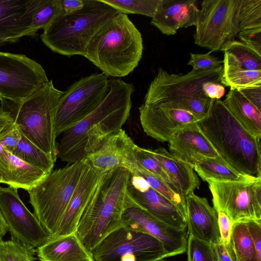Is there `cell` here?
Returning <instances> with one entry per match:
<instances>
[{
	"mask_svg": "<svg viewBox=\"0 0 261 261\" xmlns=\"http://www.w3.org/2000/svg\"><path fill=\"white\" fill-rule=\"evenodd\" d=\"M188 234L199 240L218 245L220 243L218 215L206 198L194 193L186 197Z\"/></svg>",
	"mask_w": 261,
	"mask_h": 261,
	"instance_id": "obj_19",
	"label": "cell"
},
{
	"mask_svg": "<svg viewBox=\"0 0 261 261\" xmlns=\"http://www.w3.org/2000/svg\"><path fill=\"white\" fill-rule=\"evenodd\" d=\"M168 142L169 152L193 167L203 158L220 156L197 122L178 130Z\"/></svg>",
	"mask_w": 261,
	"mask_h": 261,
	"instance_id": "obj_20",
	"label": "cell"
},
{
	"mask_svg": "<svg viewBox=\"0 0 261 261\" xmlns=\"http://www.w3.org/2000/svg\"><path fill=\"white\" fill-rule=\"evenodd\" d=\"M193 169L205 181L207 179L218 181H239L254 177L238 172L220 156L215 158H203L194 163Z\"/></svg>",
	"mask_w": 261,
	"mask_h": 261,
	"instance_id": "obj_28",
	"label": "cell"
},
{
	"mask_svg": "<svg viewBox=\"0 0 261 261\" xmlns=\"http://www.w3.org/2000/svg\"><path fill=\"white\" fill-rule=\"evenodd\" d=\"M134 85L120 79L109 80L107 94L89 115L63 133L58 157L71 164L96 150L103 140L121 128L129 116Z\"/></svg>",
	"mask_w": 261,
	"mask_h": 261,
	"instance_id": "obj_1",
	"label": "cell"
},
{
	"mask_svg": "<svg viewBox=\"0 0 261 261\" xmlns=\"http://www.w3.org/2000/svg\"><path fill=\"white\" fill-rule=\"evenodd\" d=\"M146 180L149 186L174 203L180 210L186 220V201L175 188L169 183L155 176L143 168L138 166L136 171Z\"/></svg>",
	"mask_w": 261,
	"mask_h": 261,
	"instance_id": "obj_34",
	"label": "cell"
},
{
	"mask_svg": "<svg viewBox=\"0 0 261 261\" xmlns=\"http://www.w3.org/2000/svg\"><path fill=\"white\" fill-rule=\"evenodd\" d=\"M20 134V139L11 153L30 165L50 173L56 162L27 138Z\"/></svg>",
	"mask_w": 261,
	"mask_h": 261,
	"instance_id": "obj_31",
	"label": "cell"
},
{
	"mask_svg": "<svg viewBox=\"0 0 261 261\" xmlns=\"http://www.w3.org/2000/svg\"><path fill=\"white\" fill-rule=\"evenodd\" d=\"M63 12L61 0H37L30 30L32 37L44 29Z\"/></svg>",
	"mask_w": 261,
	"mask_h": 261,
	"instance_id": "obj_33",
	"label": "cell"
},
{
	"mask_svg": "<svg viewBox=\"0 0 261 261\" xmlns=\"http://www.w3.org/2000/svg\"><path fill=\"white\" fill-rule=\"evenodd\" d=\"M143 50L140 32L127 15L119 13L95 35L84 57L108 77H122L138 66Z\"/></svg>",
	"mask_w": 261,
	"mask_h": 261,
	"instance_id": "obj_4",
	"label": "cell"
},
{
	"mask_svg": "<svg viewBox=\"0 0 261 261\" xmlns=\"http://www.w3.org/2000/svg\"><path fill=\"white\" fill-rule=\"evenodd\" d=\"M48 81L43 67L34 60L0 51V98L21 101Z\"/></svg>",
	"mask_w": 261,
	"mask_h": 261,
	"instance_id": "obj_13",
	"label": "cell"
},
{
	"mask_svg": "<svg viewBox=\"0 0 261 261\" xmlns=\"http://www.w3.org/2000/svg\"><path fill=\"white\" fill-rule=\"evenodd\" d=\"M197 123L229 165L242 174L261 176L260 139L241 125L223 100L215 99L208 115Z\"/></svg>",
	"mask_w": 261,
	"mask_h": 261,
	"instance_id": "obj_3",
	"label": "cell"
},
{
	"mask_svg": "<svg viewBox=\"0 0 261 261\" xmlns=\"http://www.w3.org/2000/svg\"><path fill=\"white\" fill-rule=\"evenodd\" d=\"M37 0H0V38L16 42L32 37L30 30Z\"/></svg>",
	"mask_w": 261,
	"mask_h": 261,
	"instance_id": "obj_22",
	"label": "cell"
},
{
	"mask_svg": "<svg viewBox=\"0 0 261 261\" xmlns=\"http://www.w3.org/2000/svg\"><path fill=\"white\" fill-rule=\"evenodd\" d=\"M85 165L83 159L51 171L28 191L34 214L50 236L57 231Z\"/></svg>",
	"mask_w": 261,
	"mask_h": 261,
	"instance_id": "obj_8",
	"label": "cell"
},
{
	"mask_svg": "<svg viewBox=\"0 0 261 261\" xmlns=\"http://www.w3.org/2000/svg\"><path fill=\"white\" fill-rule=\"evenodd\" d=\"M119 13L136 14L152 17L161 0H101Z\"/></svg>",
	"mask_w": 261,
	"mask_h": 261,
	"instance_id": "obj_36",
	"label": "cell"
},
{
	"mask_svg": "<svg viewBox=\"0 0 261 261\" xmlns=\"http://www.w3.org/2000/svg\"><path fill=\"white\" fill-rule=\"evenodd\" d=\"M139 111L144 132L160 142H168L178 130L199 121L190 112L182 110L142 103Z\"/></svg>",
	"mask_w": 261,
	"mask_h": 261,
	"instance_id": "obj_17",
	"label": "cell"
},
{
	"mask_svg": "<svg viewBox=\"0 0 261 261\" xmlns=\"http://www.w3.org/2000/svg\"><path fill=\"white\" fill-rule=\"evenodd\" d=\"M136 145L125 131L121 128L107 136L96 150L84 159L90 165L103 173L124 168L132 174L138 168L135 155Z\"/></svg>",
	"mask_w": 261,
	"mask_h": 261,
	"instance_id": "obj_16",
	"label": "cell"
},
{
	"mask_svg": "<svg viewBox=\"0 0 261 261\" xmlns=\"http://www.w3.org/2000/svg\"><path fill=\"white\" fill-rule=\"evenodd\" d=\"M241 0H204L198 10L195 44L210 50H221L238 36Z\"/></svg>",
	"mask_w": 261,
	"mask_h": 261,
	"instance_id": "obj_10",
	"label": "cell"
},
{
	"mask_svg": "<svg viewBox=\"0 0 261 261\" xmlns=\"http://www.w3.org/2000/svg\"><path fill=\"white\" fill-rule=\"evenodd\" d=\"M84 4L73 14L62 12L43 29L41 39L53 52L84 56L95 35L119 13L101 0H84Z\"/></svg>",
	"mask_w": 261,
	"mask_h": 261,
	"instance_id": "obj_7",
	"label": "cell"
},
{
	"mask_svg": "<svg viewBox=\"0 0 261 261\" xmlns=\"http://www.w3.org/2000/svg\"><path fill=\"white\" fill-rule=\"evenodd\" d=\"M236 119L251 135L260 139L261 111L237 89L230 88L223 100Z\"/></svg>",
	"mask_w": 261,
	"mask_h": 261,
	"instance_id": "obj_27",
	"label": "cell"
},
{
	"mask_svg": "<svg viewBox=\"0 0 261 261\" xmlns=\"http://www.w3.org/2000/svg\"><path fill=\"white\" fill-rule=\"evenodd\" d=\"M254 244L258 258L261 261V221L245 222Z\"/></svg>",
	"mask_w": 261,
	"mask_h": 261,
	"instance_id": "obj_43",
	"label": "cell"
},
{
	"mask_svg": "<svg viewBox=\"0 0 261 261\" xmlns=\"http://www.w3.org/2000/svg\"><path fill=\"white\" fill-rule=\"evenodd\" d=\"M188 261H218L216 245L188 235Z\"/></svg>",
	"mask_w": 261,
	"mask_h": 261,
	"instance_id": "obj_39",
	"label": "cell"
},
{
	"mask_svg": "<svg viewBox=\"0 0 261 261\" xmlns=\"http://www.w3.org/2000/svg\"><path fill=\"white\" fill-rule=\"evenodd\" d=\"M0 208L12 239L35 248L50 237L21 201L17 189L0 186Z\"/></svg>",
	"mask_w": 261,
	"mask_h": 261,
	"instance_id": "obj_14",
	"label": "cell"
},
{
	"mask_svg": "<svg viewBox=\"0 0 261 261\" xmlns=\"http://www.w3.org/2000/svg\"><path fill=\"white\" fill-rule=\"evenodd\" d=\"M90 253L94 261H158L169 257L159 240L123 226L107 236Z\"/></svg>",
	"mask_w": 261,
	"mask_h": 261,
	"instance_id": "obj_12",
	"label": "cell"
},
{
	"mask_svg": "<svg viewBox=\"0 0 261 261\" xmlns=\"http://www.w3.org/2000/svg\"><path fill=\"white\" fill-rule=\"evenodd\" d=\"M36 251L40 261H94L75 232L50 236Z\"/></svg>",
	"mask_w": 261,
	"mask_h": 261,
	"instance_id": "obj_25",
	"label": "cell"
},
{
	"mask_svg": "<svg viewBox=\"0 0 261 261\" xmlns=\"http://www.w3.org/2000/svg\"><path fill=\"white\" fill-rule=\"evenodd\" d=\"M108 76L95 73L70 85L60 96L55 114L57 137L93 112L102 102L109 89Z\"/></svg>",
	"mask_w": 261,
	"mask_h": 261,
	"instance_id": "obj_9",
	"label": "cell"
},
{
	"mask_svg": "<svg viewBox=\"0 0 261 261\" xmlns=\"http://www.w3.org/2000/svg\"><path fill=\"white\" fill-rule=\"evenodd\" d=\"M48 174L22 161L7 150L0 154V183L28 191Z\"/></svg>",
	"mask_w": 261,
	"mask_h": 261,
	"instance_id": "obj_23",
	"label": "cell"
},
{
	"mask_svg": "<svg viewBox=\"0 0 261 261\" xmlns=\"http://www.w3.org/2000/svg\"><path fill=\"white\" fill-rule=\"evenodd\" d=\"M122 226L130 230L147 233L163 245L169 257L185 253L188 234L176 229L154 217L140 207L126 208L121 217Z\"/></svg>",
	"mask_w": 261,
	"mask_h": 261,
	"instance_id": "obj_15",
	"label": "cell"
},
{
	"mask_svg": "<svg viewBox=\"0 0 261 261\" xmlns=\"http://www.w3.org/2000/svg\"><path fill=\"white\" fill-rule=\"evenodd\" d=\"M135 155L138 166L143 168L155 176L170 184L167 174L152 154V150L136 145Z\"/></svg>",
	"mask_w": 261,
	"mask_h": 261,
	"instance_id": "obj_40",
	"label": "cell"
},
{
	"mask_svg": "<svg viewBox=\"0 0 261 261\" xmlns=\"http://www.w3.org/2000/svg\"><path fill=\"white\" fill-rule=\"evenodd\" d=\"M35 248L19 241L0 240V261H35Z\"/></svg>",
	"mask_w": 261,
	"mask_h": 261,
	"instance_id": "obj_37",
	"label": "cell"
},
{
	"mask_svg": "<svg viewBox=\"0 0 261 261\" xmlns=\"http://www.w3.org/2000/svg\"><path fill=\"white\" fill-rule=\"evenodd\" d=\"M20 139V133L13 120L0 108V154L4 150L11 152Z\"/></svg>",
	"mask_w": 261,
	"mask_h": 261,
	"instance_id": "obj_38",
	"label": "cell"
},
{
	"mask_svg": "<svg viewBox=\"0 0 261 261\" xmlns=\"http://www.w3.org/2000/svg\"><path fill=\"white\" fill-rule=\"evenodd\" d=\"M214 208L224 212L233 224L261 221V176L239 181H206Z\"/></svg>",
	"mask_w": 261,
	"mask_h": 261,
	"instance_id": "obj_11",
	"label": "cell"
},
{
	"mask_svg": "<svg viewBox=\"0 0 261 261\" xmlns=\"http://www.w3.org/2000/svg\"><path fill=\"white\" fill-rule=\"evenodd\" d=\"M210 51L206 54L190 53L188 65L192 66L194 70H207L221 67L223 60L210 55Z\"/></svg>",
	"mask_w": 261,
	"mask_h": 261,
	"instance_id": "obj_41",
	"label": "cell"
},
{
	"mask_svg": "<svg viewBox=\"0 0 261 261\" xmlns=\"http://www.w3.org/2000/svg\"><path fill=\"white\" fill-rule=\"evenodd\" d=\"M158 261H171V260H166L165 259H162L159 260Z\"/></svg>",
	"mask_w": 261,
	"mask_h": 261,
	"instance_id": "obj_51",
	"label": "cell"
},
{
	"mask_svg": "<svg viewBox=\"0 0 261 261\" xmlns=\"http://www.w3.org/2000/svg\"><path fill=\"white\" fill-rule=\"evenodd\" d=\"M129 192L141 207L152 216L170 226L179 230H187L185 217L179 208L151 187L141 193L129 184Z\"/></svg>",
	"mask_w": 261,
	"mask_h": 261,
	"instance_id": "obj_26",
	"label": "cell"
},
{
	"mask_svg": "<svg viewBox=\"0 0 261 261\" xmlns=\"http://www.w3.org/2000/svg\"><path fill=\"white\" fill-rule=\"evenodd\" d=\"M63 93L49 80L24 99L0 98L1 108L13 120L22 135L56 161L58 143L55 117Z\"/></svg>",
	"mask_w": 261,
	"mask_h": 261,
	"instance_id": "obj_6",
	"label": "cell"
},
{
	"mask_svg": "<svg viewBox=\"0 0 261 261\" xmlns=\"http://www.w3.org/2000/svg\"><path fill=\"white\" fill-rule=\"evenodd\" d=\"M63 12L71 14L82 9L84 6V0H61Z\"/></svg>",
	"mask_w": 261,
	"mask_h": 261,
	"instance_id": "obj_47",
	"label": "cell"
},
{
	"mask_svg": "<svg viewBox=\"0 0 261 261\" xmlns=\"http://www.w3.org/2000/svg\"><path fill=\"white\" fill-rule=\"evenodd\" d=\"M105 173L96 169L86 162L82 174L57 231L53 236H64L75 232L79 220L97 192Z\"/></svg>",
	"mask_w": 261,
	"mask_h": 261,
	"instance_id": "obj_18",
	"label": "cell"
},
{
	"mask_svg": "<svg viewBox=\"0 0 261 261\" xmlns=\"http://www.w3.org/2000/svg\"><path fill=\"white\" fill-rule=\"evenodd\" d=\"M129 184L133 188L141 193L147 191L150 187L145 178L137 171L131 173Z\"/></svg>",
	"mask_w": 261,
	"mask_h": 261,
	"instance_id": "obj_46",
	"label": "cell"
},
{
	"mask_svg": "<svg viewBox=\"0 0 261 261\" xmlns=\"http://www.w3.org/2000/svg\"><path fill=\"white\" fill-rule=\"evenodd\" d=\"M152 152L167 174L170 184L182 196L186 197L199 188V179L192 165L163 147L152 150Z\"/></svg>",
	"mask_w": 261,
	"mask_h": 261,
	"instance_id": "obj_24",
	"label": "cell"
},
{
	"mask_svg": "<svg viewBox=\"0 0 261 261\" xmlns=\"http://www.w3.org/2000/svg\"><path fill=\"white\" fill-rule=\"evenodd\" d=\"M205 95L209 98L220 99L225 93V88L221 83L215 82L205 83L202 86Z\"/></svg>",
	"mask_w": 261,
	"mask_h": 261,
	"instance_id": "obj_44",
	"label": "cell"
},
{
	"mask_svg": "<svg viewBox=\"0 0 261 261\" xmlns=\"http://www.w3.org/2000/svg\"><path fill=\"white\" fill-rule=\"evenodd\" d=\"M220 242L224 245L229 243L233 225L232 222L223 212H217Z\"/></svg>",
	"mask_w": 261,
	"mask_h": 261,
	"instance_id": "obj_42",
	"label": "cell"
},
{
	"mask_svg": "<svg viewBox=\"0 0 261 261\" xmlns=\"http://www.w3.org/2000/svg\"><path fill=\"white\" fill-rule=\"evenodd\" d=\"M228 244L236 261H260L245 222L233 224Z\"/></svg>",
	"mask_w": 261,
	"mask_h": 261,
	"instance_id": "obj_30",
	"label": "cell"
},
{
	"mask_svg": "<svg viewBox=\"0 0 261 261\" xmlns=\"http://www.w3.org/2000/svg\"><path fill=\"white\" fill-rule=\"evenodd\" d=\"M221 84L240 89L261 86V70H248L223 64Z\"/></svg>",
	"mask_w": 261,
	"mask_h": 261,
	"instance_id": "obj_32",
	"label": "cell"
},
{
	"mask_svg": "<svg viewBox=\"0 0 261 261\" xmlns=\"http://www.w3.org/2000/svg\"><path fill=\"white\" fill-rule=\"evenodd\" d=\"M237 89L249 102L261 111V86Z\"/></svg>",
	"mask_w": 261,
	"mask_h": 261,
	"instance_id": "obj_45",
	"label": "cell"
},
{
	"mask_svg": "<svg viewBox=\"0 0 261 261\" xmlns=\"http://www.w3.org/2000/svg\"><path fill=\"white\" fill-rule=\"evenodd\" d=\"M8 43H12V41L9 39L0 38V47L5 45Z\"/></svg>",
	"mask_w": 261,
	"mask_h": 261,
	"instance_id": "obj_50",
	"label": "cell"
},
{
	"mask_svg": "<svg viewBox=\"0 0 261 261\" xmlns=\"http://www.w3.org/2000/svg\"><path fill=\"white\" fill-rule=\"evenodd\" d=\"M238 33L261 30V0H241Z\"/></svg>",
	"mask_w": 261,
	"mask_h": 261,
	"instance_id": "obj_35",
	"label": "cell"
},
{
	"mask_svg": "<svg viewBox=\"0 0 261 261\" xmlns=\"http://www.w3.org/2000/svg\"><path fill=\"white\" fill-rule=\"evenodd\" d=\"M221 51L224 53V65L248 70H261V54L241 41L230 42Z\"/></svg>",
	"mask_w": 261,
	"mask_h": 261,
	"instance_id": "obj_29",
	"label": "cell"
},
{
	"mask_svg": "<svg viewBox=\"0 0 261 261\" xmlns=\"http://www.w3.org/2000/svg\"><path fill=\"white\" fill-rule=\"evenodd\" d=\"M218 261H236L234 255L229 245L220 242L216 245Z\"/></svg>",
	"mask_w": 261,
	"mask_h": 261,
	"instance_id": "obj_48",
	"label": "cell"
},
{
	"mask_svg": "<svg viewBox=\"0 0 261 261\" xmlns=\"http://www.w3.org/2000/svg\"><path fill=\"white\" fill-rule=\"evenodd\" d=\"M196 0H161L151 23L162 34L173 35L180 28L196 25Z\"/></svg>",
	"mask_w": 261,
	"mask_h": 261,
	"instance_id": "obj_21",
	"label": "cell"
},
{
	"mask_svg": "<svg viewBox=\"0 0 261 261\" xmlns=\"http://www.w3.org/2000/svg\"><path fill=\"white\" fill-rule=\"evenodd\" d=\"M130 176L131 173L124 168L106 172L83 212L75 233L89 252L107 236L122 226L121 217L126 208L141 207L129 192Z\"/></svg>",
	"mask_w": 261,
	"mask_h": 261,
	"instance_id": "obj_2",
	"label": "cell"
},
{
	"mask_svg": "<svg viewBox=\"0 0 261 261\" xmlns=\"http://www.w3.org/2000/svg\"><path fill=\"white\" fill-rule=\"evenodd\" d=\"M7 232V226L0 208V240L3 239Z\"/></svg>",
	"mask_w": 261,
	"mask_h": 261,
	"instance_id": "obj_49",
	"label": "cell"
},
{
	"mask_svg": "<svg viewBox=\"0 0 261 261\" xmlns=\"http://www.w3.org/2000/svg\"><path fill=\"white\" fill-rule=\"evenodd\" d=\"M223 66L207 70H192L185 74H170L160 67L144 97L143 104L190 112L199 120L205 118L215 99L206 97L203 85L221 83Z\"/></svg>",
	"mask_w": 261,
	"mask_h": 261,
	"instance_id": "obj_5",
	"label": "cell"
}]
</instances>
